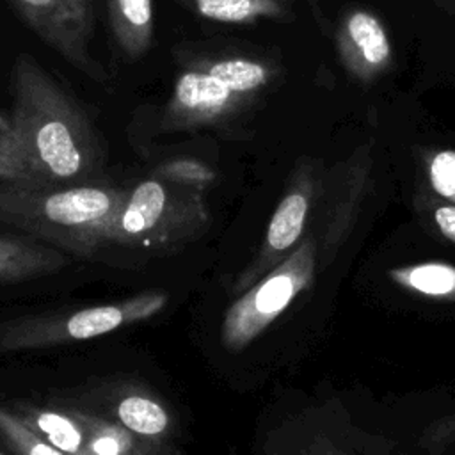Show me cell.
<instances>
[{
	"instance_id": "6da1fadb",
	"label": "cell",
	"mask_w": 455,
	"mask_h": 455,
	"mask_svg": "<svg viewBox=\"0 0 455 455\" xmlns=\"http://www.w3.org/2000/svg\"><path fill=\"white\" fill-rule=\"evenodd\" d=\"M11 119L37 176L48 187L89 180L100 165L91 124L27 53L12 68Z\"/></svg>"
},
{
	"instance_id": "7a4b0ae2",
	"label": "cell",
	"mask_w": 455,
	"mask_h": 455,
	"mask_svg": "<svg viewBox=\"0 0 455 455\" xmlns=\"http://www.w3.org/2000/svg\"><path fill=\"white\" fill-rule=\"evenodd\" d=\"M128 188L73 185L21 188L0 185V222L80 258L103 249V229Z\"/></svg>"
},
{
	"instance_id": "3957f363",
	"label": "cell",
	"mask_w": 455,
	"mask_h": 455,
	"mask_svg": "<svg viewBox=\"0 0 455 455\" xmlns=\"http://www.w3.org/2000/svg\"><path fill=\"white\" fill-rule=\"evenodd\" d=\"M210 220L201 190L153 176L128 188L103 229V247L167 249L199 236Z\"/></svg>"
},
{
	"instance_id": "277c9868",
	"label": "cell",
	"mask_w": 455,
	"mask_h": 455,
	"mask_svg": "<svg viewBox=\"0 0 455 455\" xmlns=\"http://www.w3.org/2000/svg\"><path fill=\"white\" fill-rule=\"evenodd\" d=\"M167 302V291L149 290L116 302L4 322L0 323V354L105 336L124 325L149 320Z\"/></svg>"
},
{
	"instance_id": "5b68a950",
	"label": "cell",
	"mask_w": 455,
	"mask_h": 455,
	"mask_svg": "<svg viewBox=\"0 0 455 455\" xmlns=\"http://www.w3.org/2000/svg\"><path fill=\"white\" fill-rule=\"evenodd\" d=\"M27 427L68 455H178L165 443L140 437L105 414L80 405L9 407Z\"/></svg>"
},
{
	"instance_id": "8992f818",
	"label": "cell",
	"mask_w": 455,
	"mask_h": 455,
	"mask_svg": "<svg viewBox=\"0 0 455 455\" xmlns=\"http://www.w3.org/2000/svg\"><path fill=\"white\" fill-rule=\"evenodd\" d=\"M265 82L267 69L243 57L219 59L192 68L174 82L164 110V126L183 130L215 123Z\"/></svg>"
},
{
	"instance_id": "52a82bcc",
	"label": "cell",
	"mask_w": 455,
	"mask_h": 455,
	"mask_svg": "<svg viewBox=\"0 0 455 455\" xmlns=\"http://www.w3.org/2000/svg\"><path fill=\"white\" fill-rule=\"evenodd\" d=\"M315 254V242H302L229 304L220 325L226 350L242 352L288 309L313 279Z\"/></svg>"
},
{
	"instance_id": "ba28073f",
	"label": "cell",
	"mask_w": 455,
	"mask_h": 455,
	"mask_svg": "<svg viewBox=\"0 0 455 455\" xmlns=\"http://www.w3.org/2000/svg\"><path fill=\"white\" fill-rule=\"evenodd\" d=\"M39 37L87 76L105 82V69L89 53L92 34L91 0H14Z\"/></svg>"
},
{
	"instance_id": "9c48e42d",
	"label": "cell",
	"mask_w": 455,
	"mask_h": 455,
	"mask_svg": "<svg viewBox=\"0 0 455 455\" xmlns=\"http://www.w3.org/2000/svg\"><path fill=\"white\" fill-rule=\"evenodd\" d=\"M307 208L309 199L302 190H291L281 199L256 258L235 277L231 293L240 295L288 256L304 231Z\"/></svg>"
},
{
	"instance_id": "30bf717a",
	"label": "cell",
	"mask_w": 455,
	"mask_h": 455,
	"mask_svg": "<svg viewBox=\"0 0 455 455\" xmlns=\"http://www.w3.org/2000/svg\"><path fill=\"white\" fill-rule=\"evenodd\" d=\"M71 263V256L41 240L0 233V284H14L53 275Z\"/></svg>"
},
{
	"instance_id": "8fae6325",
	"label": "cell",
	"mask_w": 455,
	"mask_h": 455,
	"mask_svg": "<svg viewBox=\"0 0 455 455\" xmlns=\"http://www.w3.org/2000/svg\"><path fill=\"white\" fill-rule=\"evenodd\" d=\"M107 416L126 430L164 443L171 430V416L165 405L153 395L137 387H117L107 398Z\"/></svg>"
},
{
	"instance_id": "7c38bea8",
	"label": "cell",
	"mask_w": 455,
	"mask_h": 455,
	"mask_svg": "<svg viewBox=\"0 0 455 455\" xmlns=\"http://www.w3.org/2000/svg\"><path fill=\"white\" fill-rule=\"evenodd\" d=\"M110 23L121 50L140 57L153 37V0H107Z\"/></svg>"
},
{
	"instance_id": "4fadbf2b",
	"label": "cell",
	"mask_w": 455,
	"mask_h": 455,
	"mask_svg": "<svg viewBox=\"0 0 455 455\" xmlns=\"http://www.w3.org/2000/svg\"><path fill=\"white\" fill-rule=\"evenodd\" d=\"M0 185L21 188L48 187L28 162L9 112H0Z\"/></svg>"
},
{
	"instance_id": "5bb4252c",
	"label": "cell",
	"mask_w": 455,
	"mask_h": 455,
	"mask_svg": "<svg viewBox=\"0 0 455 455\" xmlns=\"http://www.w3.org/2000/svg\"><path fill=\"white\" fill-rule=\"evenodd\" d=\"M403 288L435 299H455V267L448 263H419L389 272Z\"/></svg>"
},
{
	"instance_id": "9a60e30c",
	"label": "cell",
	"mask_w": 455,
	"mask_h": 455,
	"mask_svg": "<svg viewBox=\"0 0 455 455\" xmlns=\"http://www.w3.org/2000/svg\"><path fill=\"white\" fill-rule=\"evenodd\" d=\"M0 439L14 455H68L27 427L9 407H0Z\"/></svg>"
},
{
	"instance_id": "2e32d148",
	"label": "cell",
	"mask_w": 455,
	"mask_h": 455,
	"mask_svg": "<svg viewBox=\"0 0 455 455\" xmlns=\"http://www.w3.org/2000/svg\"><path fill=\"white\" fill-rule=\"evenodd\" d=\"M196 11L213 21L243 23L272 9L270 0H194Z\"/></svg>"
},
{
	"instance_id": "e0dca14e",
	"label": "cell",
	"mask_w": 455,
	"mask_h": 455,
	"mask_svg": "<svg viewBox=\"0 0 455 455\" xmlns=\"http://www.w3.org/2000/svg\"><path fill=\"white\" fill-rule=\"evenodd\" d=\"M348 32L368 62L379 64L387 57L389 46L386 34L373 16L366 12H355L348 20Z\"/></svg>"
},
{
	"instance_id": "ac0fdd59",
	"label": "cell",
	"mask_w": 455,
	"mask_h": 455,
	"mask_svg": "<svg viewBox=\"0 0 455 455\" xmlns=\"http://www.w3.org/2000/svg\"><path fill=\"white\" fill-rule=\"evenodd\" d=\"M160 178H165L169 181L185 185V187H192L197 190H204L210 181L213 180V172L192 160H178V162H171L167 165H164L160 171Z\"/></svg>"
},
{
	"instance_id": "d6986e66",
	"label": "cell",
	"mask_w": 455,
	"mask_h": 455,
	"mask_svg": "<svg viewBox=\"0 0 455 455\" xmlns=\"http://www.w3.org/2000/svg\"><path fill=\"white\" fill-rule=\"evenodd\" d=\"M430 181L439 196L455 201V151H441L434 156Z\"/></svg>"
},
{
	"instance_id": "ffe728a7",
	"label": "cell",
	"mask_w": 455,
	"mask_h": 455,
	"mask_svg": "<svg viewBox=\"0 0 455 455\" xmlns=\"http://www.w3.org/2000/svg\"><path fill=\"white\" fill-rule=\"evenodd\" d=\"M439 231L451 242H455V206H439L434 213Z\"/></svg>"
},
{
	"instance_id": "44dd1931",
	"label": "cell",
	"mask_w": 455,
	"mask_h": 455,
	"mask_svg": "<svg viewBox=\"0 0 455 455\" xmlns=\"http://www.w3.org/2000/svg\"><path fill=\"white\" fill-rule=\"evenodd\" d=\"M0 455H5V453H4V451H0Z\"/></svg>"
}]
</instances>
